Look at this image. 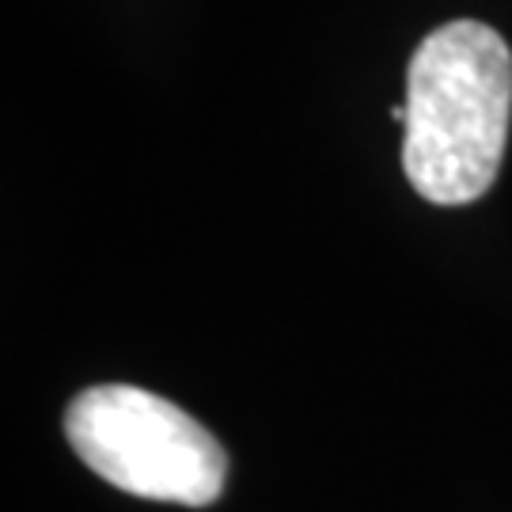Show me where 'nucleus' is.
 <instances>
[{
    "instance_id": "nucleus-2",
    "label": "nucleus",
    "mask_w": 512,
    "mask_h": 512,
    "mask_svg": "<svg viewBox=\"0 0 512 512\" xmlns=\"http://www.w3.org/2000/svg\"><path fill=\"white\" fill-rule=\"evenodd\" d=\"M65 437L95 475L148 501L202 509L228 478V456L202 421L141 387L80 391L65 410Z\"/></svg>"
},
{
    "instance_id": "nucleus-1",
    "label": "nucleus",
    "mask_w": 512,
    "mask_h": 512,
    "mask_svg": "<svg viewBox=\"0 0 512 512\" xmlns=\"http://www.w3.org/2000/svg\"><path fill=\"white\" fill-rule=\"evenodd\" d=\"M512 114V50L478 19L444 23L406 69L403 171L433 205L478 202L497 179Z\"/></svg>"
}]
</instances>
